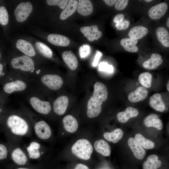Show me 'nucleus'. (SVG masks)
I'll return each mask as SVG.
<instances>
[{
  "label": "nucleus",
  "instance_id": "1",
  "mask_svg": "<svg viewBox=\"0 0 169 169\" xmlns=\"http://www.w3.org/2000/svg\"><path fill=\"white\" fill-rule=\"evenodd\" d=\"M1 124L8 140L13 136L22 137L29 135L32 127L28 116L22 109L9 110Z\"/></svg>",
  "mask_w": 169,
  "mask_h": 169
},
{
  "label": "nucleus",
  "instance_id": "2",
  "mask_svg": "<svg viewBox=\"0 0 169 169\" xmlns=\"http://www.w3.org/2000/svg\"><path fill=\"white\" fill-rule=\"evenodd\" d=\"M30 79L11 71L2 83L1 92L7 97L15 93H26L33 87Z\"/></svg>",
  "mask_w": 169,
  "mask_h": 169
},
{
  "label": "nucleus",
  "instance_id": "3",
  "mask_svg": "<svg viewBox=\"0 0 169 169\" xmlns=\"http://www.w3.org/2000/svg\"><path fill=\"white\" fill-rule=\"evenodd\" d=\"M12 71L30 79L33 78L38 70H36L34 61L26 55L14 57L10 61Z\"/></svg>",
  "mask_w": 169,
  "mask_h": 169
},
{
  "label": "nucleus",
  "instance_id": "4",
  "mask_svg": "<svg viewBox=\"0 0 169 169\" xmlns=\"http://www.w3.org/2000/svg\"><path fill=\"white\" fill-rule=\"evenodd\" d=\"M35 87L40 91L44 88L56 91L60 89L63 84L62 78L59 75L54 74H44L38 70L31 79Z\"/></svg>",
  "mask_w": 169,
  "mask_h": 169
},
{
  "label": "nucleus",
  "instance_id": "5",
  "mask_svg": "<svg viewBox=\"0 0 169 169\" xmlns=\"http://www.w3.org/2000/svg\"><path fill=\"white\" fill-rule=\"evenodd\" d=\"M21 108L27 115L33 127L37 136L41 140H46L50 137L52 134L51 130L49 125L42 120L22 102H20Z\"/></svg>",
  "mask_w": 169,
  "mask_h": 169
},
{
  "label": "nucleus",
  "instance_id": "6",
  "mask_svg": "<svg viewBox=\"0 0 169 169\" xmlns=\"http://www.w3.org/2000/svg\"><path fill=\"white\" fill-rule=\"evenodd\" d=\"M25 93L26 100L35 112L42 115L50 113L52 109L51 104L49 101L43 99L40 90L33 86Z\"/></svg>",
  "mask_w": 169,
  "mask_h": 169
},
{
  "label": "nucleus",
  "instance_id": "7",
  "mask_svg": "<svg viewBox=\"0 0 169 169\" xmlns=\"http://www.w3.org/2000/svg\"><path fill=\"white\" fill-rule=\"evenodd\" d=\"M93 151L91 144L85 139L78 140L71 148L72 153L74 155L84 160H88L90 158Z\"/></svg>",
  "mask_w": 169,
  "mask_h": 169
},
{
  "label": "nucleus",
  "instance_id": "8",
  "mask_svg": "<svg viewBox=\"0 0 169 169\" xmlns=\"http://www.w3.org/2000/svg\"><path fill=\"white\" fill-rule=\"evenodd\" d=\"M8 147L9 157L14 163V165L19 166L30 165L28 156L20 147H16L11 149L9 146Z\"/></svg>",
  "mask_w": 169,
  "mask_h": 169
},
{
  "label": "nucleus",
  "instance_id": "9",
  "mask_svg": "<svg viewBox=\"0 0 169 169\" xmlns=\"http://www.w3.org/2000/svg\"><path fill=\"white\" fill-rule=\"evenodd\" d=\"M33 10L32 3L29 2H22L16 8L14 14L16 20L19 22L25 21Z\"/></svg>",
  "mask_w": 169,
  "mask_h": 169
},
{
  "label": "nucleus",
  "instance_id": "10",
  "mask_svg": "<svg viewBox=\"0 0 169 169\" xmlns=\"http://www.w3.org/2000/svg\"><path fill=\"white\" fill-rule=\"evenodd\" d=\"M80 30L90 42L98 40L102 35V32L99 30L98 26L96 25L81 27Z\"/></svg>",
  "mask_w": 169,
  "mask_h": 169
},
{
  "label": "nucleus",
  "instance_id": "11",
  "mask_svg": "<svg viewBox=\"0 0 169 169\" xmlns=\"http://www.w3.org/2000/svg\"><path fill=\"white\" fill-rule=\"evenodd\" d=\"M108 95V92L106 86L100 82H96L94 86L93 98L97 101L102 103L107 100Z\"/></svg>",
  "mask_w": 169,
  "mask_h": 169
},
{
  "label": "nucleus",
  "instance_id": "12",
  "mask_svg": "<svg viewBox=\"0 0 169 169\" xmlns=\"http://www.w3.org/2000/svg\"><path fill=\"white\" fill-rule=\"evenodd\" d=\"M69 105V99L65 95H61L57 98L53 104V109L57 115H61L65 112Z\"/></svg>",
  "mask_w": 169,
  "mask_h": 169
},
{
  "label": "nucleus",
  "instance_id": "13",
  "mask_svg": "<svg viewBox=\"0 0 169 169\" xmlns=\"http://www.w3.org/2000/svg\"><path fill=\"white\" fill-rule=\"evenodd\" d=\"M168 10V5L165 3H162L151 7L149 10L148 14L153 19H158L162 17Z\"/></svg>",
  "mask_w": 169,
  "mask_h": 169
},
{
  "label": "nucleus",
  "instance_id": "14",
  "mask_svg": "<svg viewBox=\"0 0 169 169\" xmlns=\"http://www.w3.org/2000/svg\"><path fill=\"white\" fill-rule=\"evenodd\" d=\"M102 103L100 102L92 97L87 103V115L90 118L95 117L101 113Z\"/></svg>",
  "mask_w": 169,
  "mask_h": 169
},
{
  "label": "nucleus",
  "instance_id": "15",
  "mask_svg": "<svg viewBox=\"0 0 169 169\" xmlns=\"http://www.w3.org/2000/svg\"><path fill=\"white\" fill-rule=\"evenodd\" d=\"M17 48L25 55L30 57L36 55V53L34 47L29 42L22 39H19L16 44Z\"/></svg>",
  "mask_w": 169,
  "mask_h": 169
},
{
  "label": "nucleus",
  "instance_id": "16",
  "mask_svg": "<svg viewBox=\"0 0 169 169\" xmlns=\"http://www.w3.org/2000/svg\"><path fill=\"white\" fill-rule=\"evenodd\" d=\"M40 148L41 145L38 142L35 141L31 142L26 147L27 156L29 159L39 160L41 156Z\"/></svg>",
  "mask_w": 169,
  "mask_h": 169
},
{
  "label": "nucleus",
  "instance_id": "17",
  "mask_svg": "<svg viewBox=\"0 0 169 169\" xmlns=\"http://www.w3.org/2000/svg\"><path fill=\"white\" fill-rule=\"evenodd\" d=\"M148 94V90L145 87L140 86L135 91L129 94L128 96V99L131 102H137L146 99L147 97Z\"/></svg>",
  "mask_w": 169,
  "mask_h": 169
},
{
  "label": "nucleus",
  "instance_id": "18",
  "mask_svg": "<svg viewBox=\"0 0 169 169\" xmlns=\"http://www.w3.org/2000/svg\"><path fill=\"white\" fill-rule=\"evenodd\" d=\"M139 114L138 110L132 107H128L124 111L119 112L117 115L119 121L123 123L126 122L130 118L137 116Z\"/></svg>",
  "mask_w": 169,
  "mask_h": 169
},
{
  "label": "nucleus",
  "instance_id": "19",
  "mask_svg": "<svg viewBox=\"0 0 169 169\" xmlns=\"http://www.w3.org/2000/svg\"><path fill=\"white\" fill-rule=\"evenodd\" d=\"M128 144L135 157L141 160L143 159L146 154L145 150L136 142L134 138H129Z\"/></svg>",
  "mask_w": 169,
  "mask_h": 169
},
{
  "label": "nucleus",
  "instance_id": "20",
  "mask_svg": "<svg viewBox=\"0 0 169 169\" xmlns=\"http://www.w3.org/2000/svg\"><path fill=\"white\" fill-rule=\"evenodd\" d=\"M149 104L151 107L156 111L162 112L165 110V104L159 93L155 94L150 97Z\"/></svg>",
  "mask_w": 169,
  "mask_h": 169
},
{
  "label": "nucleus",
  "instance_id": "21",
  "mask_svg": "<svg viewBox=\"0 0 169 169\" xmlns=\"http://www.w3.org/2000/svg\"><path fill=\"white\" fill-rule=\"evenodd\" d=\"M144 123L146 127H154L159 130H161L163 127L162 120L155 114H152L146 116L144 120Z\"/></svg>",
  "mask_w": 169,
  "mask_h": 169
},
{
  "label": "nucleus",
  "instance_id": "22",
  "mask_svg": "<svg viewBox=\"0 0 169 169\" xmlns=\"http://www.w3.org/2000/svg\"><path fill=\"white\" fill-rule=\"evenodd\" d=\"M77 9L78 13L84 16L90 15L93 11L92 4L89 0H78Z\"/></svg>",
  "mask_w": 169,
  "mask_h": 169
},
{
  "label": "nucleus",
  "instance_id": "23",
  "mask_svg": "<svg viewBox=\"0 0 169 169\" xmlns=\"http://www.w3.org/2000/svg\"><path fill=\"white\" fill-rule=\"evenodd\" d=\"M47 39L51 44L57 46H67L70 43V40L68 38L58 34H50L48 36Z\"/></svg>",
  "mask_w": 169,
  "mask_h": 169
},
{
  "label": "nucleus",
  "instance_id": "24",
  "mask_svg": "<svg viewBox=\"0 0 169 169\" xmlns=\"http://www.w3.org/2000/svg\"><path fill=\"white\" fill-rule=\"evenodd\" d=\"M62 57L64 62L71 70H74L76 69L78 65V60L71 51L64 52Z\"/></svg>",
  "mask_w": 169,
  "mask_h": 169
},
{
  "label": "nucleus",
  "instance_id": "25",
  "mask_svg": "<svg viewBox=\"0 0 169 169\" xmlns=\"http://www.w3.org/2000/svg\"><path fill=\"white\" fill-rule=\"evenodd\" d=\"M63 122L65 129L70 133H74L76 131L78 127L77 120L73 116L68 115L63 119Z\"/></svg>",
  "mask_w": 169,
  "mask_h": 169
},
{
  "label": "nucleus",
  "instance_id": "26",
  "mask_svg": "<svg viewBox=\"0 0 169 169\" xmlns=\"http://www.w3.org/2000/svg\"><path fill=\"white\" fill-rule=\"evenodd\" d=\"M161 57L160 54H152L150 58L144 62L143 67L149 69H155L163 62Z\"/></svg>",
  "mask_w": 169,
  "mask_h": 169
},
{
  "label": "nucleus",
  "instance_id": "27",
  "mask_svg": "<svg viewBox=\"0 0 169 169\" xmlns=\"http://www.w3.org/2000/svg\"><path fill=\"white\" fill-rule=\"evenodd\" d=\"M78 3V0H69L66 6L60 14V18L62 20H65L74 14L77 9Z\"/></svg>",
  "mask_w": 169,
  "mask_h": 169
},
{
  "label": "nucleus",
  "instance_id": "28",
  "mask_svg": "<svg viewBox=\"0 0 169 169\" xmlns=\"http://www.w3.org/2000/svg\"><path fill=\"white\" fill-rule=\"evenodd\" d=\"M94 147L95 151L105 156H109L111 153V149L108 144L103 140L96 141Z\"/></svg>",
  "mask_w": 169,
  "mask_h": 169
},
{
  "label": "nucleus",
  "instance_id": "29",
  "mask_svg": "<svg viewBox=\"0 0 169 169\" xmlns=\"http://www.w3.org/2000/svg\"><path fill=\"white\" fill-rule=\"evenodd\" d=\"M148 29L142 26H136L132 28L130 31L128 36L130 38L138 40L142 38L148 33Z\"/></svg>",
  "mask_w": 169,
  "mask_h": 169
},
{
  "label": "nucleus",
  "instance_id": "30",
  "mask_svg": "<svg viewBox=\"0 0 169 169\" xmlns=\"http://www.w3.org/2000/svg\"><path fill=\"white\" fill-rule=\"evenodd\" d=\"M161 161L158 160V157L155 155H152L149 156L146 161L143 165V169H157L161 165Z\"/></svg>",
  "mask_w": 169,
  "mask_h": 169
},
{
  "label": "nucleus",
  "instance_id": "31",
  "mask_svg": "<svg viewBox=\"0 0 169 169\" xmlns=\"http://www.w3.org/2000/svg\"><path fill=\"white\" fill-rule=\"evenodd\" d=\"M138 42V40L130 38H125L121 39L120 44L126 51L130 52H136L138 50L136 46Z\"/></svg>",
  "mask_w": 169,
  "mask_h": 169
},
{
  "label": "nucleus",
  "instance_id": "32",
  "mask_svg": "<svg viewBox=\"0 0 169 169\" xmlns=\"http://www.w3.org/2000/svg\"><path fill=\"white\" fill-rule=\"evenodd\" d=\"M158 40L164 47H169V33L167 30L163 27H159L156 31Z\"/></svg>",
  "mask_w": 169,
  "mask_h": 169
},
{
  "label": "nucleus",
  "instance_id": "33",
  "mask_svg": "<svg viewBox=\"0 0 169 169\" xmlns=\"http://www.w3.org/2000/svg\"><path fill=\"white\" fill-rule=\"evenodd\" d=\"M123 132L122 130L120 129H115L112 131L105 132L104 134V138L107 141L114 143H117L122 137Z\"/></svg>",
  "mask_w": 169,
  "mask_h": 169
},
{
  "label": "nucleus",
  "instance_id": "34",
  "mask_svg": "<svg viewBox=\"0 0 169 169\" xmlns=\"http://www.w3.org/2000/svg\"><path fill=\"white\" fill-rule=\"evenodd\" d=\"M134 139L143 148L150 149L153 148L155 146V144L153 142L147 139L140 133L135 135Z\"/></svg>",
  "mask_w": 169,
  "mask_h": 169
},
{
  "label": "nucleus",
  "instance_id": "35",
  "mask_svg": "<svg viewBox=\"0 0 169 169\" xmlns=\"http://www.w3.org/2000/svg\"><path fill=\"white\" fill-rule=\"evenodd\" d=\"M35 46L38 52L44 57L48 59L53 56V52L51 49L46 44L39 42H37Z\"/></svg>",
  "mask_w": 169,
  "mask_h": 169
},
{
  "label": "nucleus",
  "instance_id": "36",
  "mask_svg": "<svg viewBox=\"0 0 169 169\" xmlns=\"http://www.w3.org/2000/svg\"><path fill=\"white\" fill-rule=\"evenodd\" d=\"M9 157V148L7 144L0 143V162L6 166Z\"/></svg>",
  "mask_w": 169,
  "mask_h": 169
},
{
  "label": "nucleus",
  "instance_id": "37",
  "mask_svg": "<svg viewBox=\"0 0 169 169\" xmlns=\"http://www.w3.org/2000/svg\"><path fill=\"white\" fill-rule=\"evenodd\" d=\"M138 79L140 83L146 88H149L151 86L152 75L149 72H146L141 74Z\"/></svg>",
  "mask_w": 169,
  "mask_h": 169
},
{
  "label": "nucleus",
  "instance_id": "38",
  "mask_svg": "<svg viewBox=\"0 0 169 169\" xmlns=\"http://www.w3.org/2000/svg\"><path fill=\"white\" fill-rule=\"evenodd\" d=\"M9 21L8 14L6 8L3 6H0V23L6 26Z\"/></svg>",
  "mask_w": 169,
  "mask_h": 169
},
{
  "label": "nucleus",
  "instance_id": "39",
  "mask_svg": "<svg viewBox=\"0 0 169 169\" xmlns=\"http://www.w3.org/2000/svg\"><path fill=\"white\" fill-rule=\"evenodd\" d=\"M68 1V0H47L46 2L49 5H57L61 9H64L66 6Z\"/></svg>",
  "mask_w": 169,
  "mask_h": 169
},
{
  "label": "nucleus",
  "instance_id": "40",
  "mask_svg": "<svg viewBox=\"0 0 169 169\" xmlns=\"http://www.w3.org/2000/svg\"><path fill=\"white\" fill-rule=\"evenodd\" d=\"M90 52V47L87 44L83 45L79 48V53L81 58H84L87 56Z\"/></svg>",
  "mask_w": 169,
  "mask_h": 169
},
{
  "label": "nucleus",
  "instance_id": "41",
  "mask_svg": "<svg viewBox=\"0 0 169 169\" xmlns=\"http://www.w3.org/2000/svg\"><path fill=\"white\" fill-rule=\"evenodd\" d=\"M99 69L100 71L112 73L113 71L114 68L112 65H109L106 62H102L100 63Z\"/></svg>",
  "mask_w": 169,
  "mask_h": 169
},
{
  "label": "nucleus",
  "instance_id": "42",
  "mask_svg": "<svg viewBox=\"0 0 169 169\" xmlns=\"http://www.w3.org/2000/svg\"><path fill=\"white\" fill-rule=\"evenodd\" d=\"M6 169H39V167L33 166L31 165L24 166H19L14 165H8L5 166Z\"/></svg>",
  "mask_w": 169,
  "mask_h": 169
},
{
  "label": "nucleus",
  "instance_id": "43",
  "mask_svg": "<svg viewBox=\"0 0 169 169\" xmlns=\"http://www.w3.org/2000/svg\"><path fill=\"white\" fill-rule=\"evenodd\" d=\"M128 1L127 0H116L115 6V8L119 11L123 10L127 6Z\"/></svg>",
  "mask_w": 169,
  "mask_h": 169
},
{
  "label": "nucleus",
  "instance_id": "44",
  "mask_svg": "<svg viewBox=\"0 0 169 169\" xmlns=\"http://www.w3.org/2000/svg\"><path fill=\"white\" fill-rule=\"evenodd\" d=\"M5 67L4 63L0 62V83H2L8 74Z\"/></svg>",
  "mask_w": 169,
  "mask_h": 169
},
{
  "label": "nucleus",
  "instance_id": "45",
  "mask_svg": "<svg viewBox=\"0 0 169 169\" xmlns=\"http://www.w3.org/2000/svg\"><path fill=\"white\" fill-rule=\"evenodd\" d=\"M9 110L4 106V105H0V124H2L6 115Z\"/></svg>",
  "mask_w": 169,
  "mask_h": 169
},
{
  "label": "nucleus",
  "instance_id": "46",
  "mask_svg": "<svg viewBox=\"0 0 169 169\" xmlns=\"http://www.w3.org/2000/svg\"><path fill=\"white\" fill-rule=\"evenodd\" d=\"M102 54L99 51H97V53L95 56V58L93 63V67H96L98 64L99 60Z\"/></svg>",
  "mask_w": 169,
  "mask_h": 169
},
{
  "label": "nucleus",
  "instance_id": "47",
  "mask_svg": "<svg viewBox=\"0 0 169 169\" xmlns=\"http://www.w3.org/2000/svg\"><path fill=\"white\" fill-rule=\"evenodd\" d=\"M124 18V15L123 14H117L115 17L113 21L116 23H119L123 20Z\"/></svg>",
  "mask_w": 169,
  "mask_h": 169
},
{
  "label": "nucleus",
  "instance_id": "48",
  "mask_svg": "<svg viewBox=\"0 0 169 169\" xmlns=\"http://www.w3.org/2000/svg\"><path fill=\"white\" fill-rule=\"evenodd\" d=\"M74 169H89L85 165L82 164H77L74 168Z\"/></svg>",
  "mask_w": 169,
  "mask_h": 169
},
{
  "label": "nucleus",
  "instance_id": "49",
  "mask_svg": "<svg viewBox=\"0 0 169 169\" xmlns=\"http://www.w3.org/2000/svg\"><path fill=\"white\" fill-rule=\"evenodd\" d=\"M103 1L108 5L110 6H112L114 5L116 2V0H105Z\"/></svg>",
  "mask_w": 169,
  "mask_h": 169
},
{
  "label": "nucleus",
  "instance_id": "50",
  "mask_svg": "<svg viewBox=\"0 0 169 169\" xmlns=\"http://www.w3.org/2000/svg\"><path fill=\"white\" fill-rule=\"evenodd\" d=\"M122 22L123 25V30H125L128 28L130 25V22L127 20H124Z\"/></svg>",
  "mask_w": 169,
  "mask_h": 169
},
{
  "label": "nucleus",
  "instance_id": "51",
  "mask_svg": "<svg viewBox=\"0 0 169 169\" xmlns=\"http://www.w3.org/2000/svg\"><path fill=\"white\" fill-rule=\"evenodd\" d=\"M115 26L119 30H121L123 29V25L122 22L116 23Z\"/></svg>",
  "mask_w": 169,
  "mask_h": 169
},
{
  "label": "nucleus",
  "instance_id": "52",
  "mask_svg": "<svg viewBox=\"0 0 169 169\" xmlns=\"http://www.w3.org/2000/svg\"><path fill=\"white\" fill-rule=\"evenodd\" d=\"M166 25L168 28H169V18H168L167 22H166Z\"/></svg>",
  "mask_w": 169,
  "mask_h": 169
},
{
  "label": "nucleus",
  "instance_id": "53",
  "mask_svg": "<svg viewBox=\"0 0 169 169\" xmlns=\"http://www.w3.org/2000/svg\"><path fill=\"white\" fill-rule=\"evenodd\" d=\"M169 80L168 81V82H167V90L168 91H169Z\"/></svg>",
  "mask_w": 169,
  "mask_h": 169
},
{
  "label": "nucleus",
  "instance_id": "54",
  "mask_svg": "<svg viewBox=\"0 0 169 169\" xmlns=\"http://www.w3.org/2000/svg\"><path fill=\"white\" fill-rule=\"evenodd\" d=\"M152 0H145V1L146 2H149L151 1H152Z\"/></svg>",
  "mask_w": 169,
  "mask_h": 169
},
{
  "label": "nucleus",
  "instance_id": "55",
  "mask_svg": "<svg viewBox=\"0 0 169 169\" xmlns=\"http://www.w3.org/2000/svg\"><path fill=\"white\" fill-rule=\"evenodd\" d=\"M1 57H2L1 53V51L0 50V60L1 59Z\"/></svg>",
  "mask_w": 169,
  "mask_h": 169
},
{
  "label": "nucleus",
  "instance_id": "56",
  "mask_svg": "<svg viewBox=\"0 0 169 169\" xmlns=\"http://www.w3.org/2000/svg\"><path fill=\"white\" fill-rule=\"evenodd\" d=\"M0 169H2L1 168H0Z\"/></svg>",
  "mask_w": 169,
  "mask_h": 169
}]
</instances>
